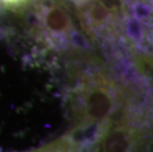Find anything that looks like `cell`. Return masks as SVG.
<instances>
[{"mask_svg": "<svg viewBox=\"0 0 153 152\" xmlns=\"http://www.w3.org/2000/svg\"><path fill=\"white\" fill-rule=\"evenodd\" d=\"M45 24L50 31L61 34L70 29V19L68 14L62 8L53 6L48 12L45 17Z\"/></svg>", "mask_w": 153, "mask_h": 152, "instance_id": "cell-2", "label": "cell"}, {"mask_svg": "<svg viewBox=\"0 0 153 152\" xmlns=\"http://www.w3.org/2000/svg\"><path fill=\"white\" fill-rule=\"evenodd\" d=\"M146 8V10L149 12V14L153 15V0H137Z\"/></svg>", "mask_w": 153, "mask_h": 152, "instance_id": "cell-4", "label": "cell"}, {"mask_svg": "<svg viewBox=\"0 0 153 152\" xmlns=\"http://www.w3.org/2000/svg\"><path fill=\"white\" fill-rule=\"evenodd\" d=\"M88 19L92 27L102 28L112 20L111 10L100 0H93L88 8Z\"/></svg>", "mask_w": 153, "mask_h": 152, "instance_id": "cell-3", "label": "cell"}, {"mask_svg": "<svg viewBox=\"0 0 153 152\" xmlns=\"http://www.w3.org/2000/svg\"><path fill=\"white\" fill-rule=\"evenodd\" d=\"M116 108V100L106 84L89 87L83 92L82 104L78 114L84 125H102L110 121Z\"/></svg>", "mask_w": 153, "mask_h": 152, "instance_id": "cell-1", "label": "cell"}, {"mask_svg": "<svg viewBox=\"0 0 153 152\" xmlns=\"http://www.w3.org/2000/svg\"><path fill=\"white\" fill-rule=\"evenodd\" d=\"M0 1L8 6H18L25 3L27 0H0Z\"/></svg>", "mask_w": 153, "mask_h": 152, "instance_id": "cell-5", "label": "cell"}]
</instances>
